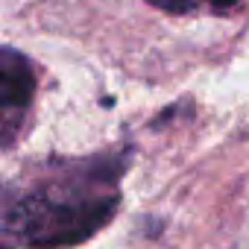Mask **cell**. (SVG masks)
Segmentation results:
<instances>
[{
	"instance_id": "obj_1",
	"label": "cell",
	"mask_w": 249,
	"mask_h": 249,
	"mask_svg": "<svg viewBox=\"0 0 249 249\" xmlns=\"http://www.w3.org/2000/svg\"><path fill=\"white\" fill-rule=\"evenodd\" d=\"M117 199H94V202H53L44 196H30L9 214V229L18 231L30 246L56 249L71 246L91 237L114 211Z\"/></svg>"
},
{
	"instance_id": "obj_2",
	"label": "cell",
	"mask_w": 249,
	"mask_h": 249,
	"mask_svg": "<svg viewBox=\"0 0 249 249\" xmlns=\"http://www.w3.org/2000/svg\"><path fill=\"white\" fill-rule=\"evenodd\" d=\"M33 85L36 79L27 59L6 47L0 53V106H3V111H21L33 97Z\"/></svg>"
},
{
	"instance_id": "obj_3",
	"label": "cell",
	"mask_w": 249,
	"mask_h": 249,
	"mask_svg": "<svg viewBox=\"0 0 249 249\" xmlns=\"http://www.w3.org/2000/svg\"><path fill=\"white\" fill-rule=\"evenodd\" d=\"M147 3L156 6V9H164L170 15H185V12L194 9V0H147Z\"/></svg>"
},
{
	"instance_id": "obj_4",
	"label": "cell",
	"mask_w": 249,
	"mask_h": 249,
	"mask_svg": "<svg viewBox=\"0 0 249 249\" xmlns=\"http://www.w3.org/2000/svg\"><path fill=\"white\" fill-rule=\"evenodd\" d=\"M211 3H214V6H234L237 0H211Z\"/></svg>"
}]
</instances>
